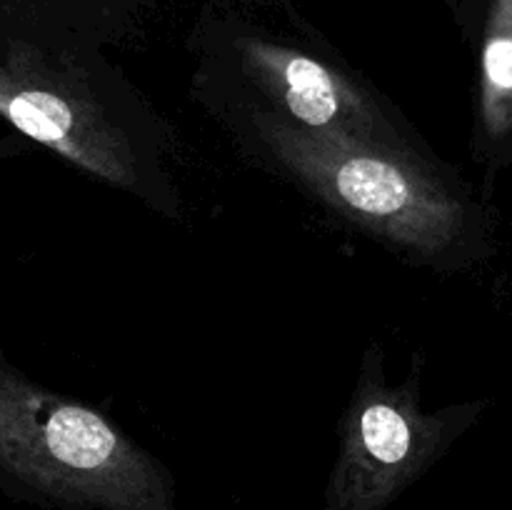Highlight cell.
<instances>
[{"label":"cell","instance_id":"5b68a950","mask_svg":"<svg viewBox=\"0 0 512 510\" xmlns=\"http://www.w3.org/2000/svg\"><path fill=\"white\" fill-rule=\"evenodd\" d=\"M230 60L243 80L240 105L275 115L293 128L425 150L388 100L330 60L263 35L230 40ZM428 153V150H425Z\"/></svg>","mask_w":512,"mask_h":510},{"label":"cell","instance_id":"7a4b0ae2","mask_svg":"<svg viewBox=\"0 0 512 510\" xmlns=\"http://www.w3.org/2000/svg\"><path fill=\"white\" fill-rule=\"evenodd\" d=\"M0 120L90 178L165 215L178 213L163 125L85 45L0 30Z\"/></svg>","mask_w":512,"mask_h":510},{"label":"cell","instance_id":"277c9868","mask_svg":"<svg viewBox=\"0 0 512 510\" xmlns=\"http://www.w3.org/2000/svg\"><path fill=\"white\" fill-rule=\"evenodd\" d=\"M483 410V400H470L425 413L420 408L418 370L400 385H388L385 353L373 343L365 350L358 385L340 423L338 455L325 485V510H388L448 453Z\"/></svg>","mask_w":512,"mask_h":510},{"label":"cell","instance_id":"52a82bcc","mask_svg":"<svg viewBox=\"0 0 512 510\" xmlns=\"http://www.w3.org/2000/svg\"><path fill=\"white\" fill-rule=\"evenodd\" d=\"M28 150V140L23 135H0V160L15 158V155H23Z\"/></svg>","mask_w":512,"mask_h":510},{"label":"cell","instance_id":"8992f818","mask_svg":"<svg viewBox=\"0 0 512 510\" xmlns=\"http://www.w3.org/2000/svg\"><path fill=\"white\" fill-rule=\"evenodd\" d=\"M475 148L490 170L512 160V0H493L485 20Z\"/></svg>","mask_w":512,"mask_h":510},{"label":"cell","instance_id":"6da1fadb","mask_svg":"<svg viewBox=\"0 0 512 510\" xmlns=\"http://www.w3.org/2000/svg\"><path fill=\"white\" fill-rule=\"evenodd\" d=\"M235 118L265 165L413 265L463 270L488 253V210L425 150L310 133L245 105Z\"/></svg>","mask_w":512,"mask_h":510},{"label":"cell","instance_id":"3957f363","mask_svg":"<svg viewBox=\"0 0 512 510\" xmlns=\"http://www.w3.org/2000/svg\"><path fill=\"white\" fill-rule=\"evenodd\" d=\"M0 493L45 510H183L160 458L0 350Z\"/></svg>","mask_w":512,"mask_h":510}]
</instances>
